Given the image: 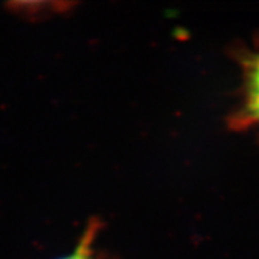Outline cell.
I'll return each instance as SVG.
<instances>
[{"mask_svg":"<svg viewBox=\"0 0 259 259\" xmlns=\"http://www.w3.org/2000/svg\"><path fill=\"white\" fill-rule=\"evenodd\" d=\"M244 118L248 122L259 124V56L247 66Z\"/></svg>","mask_w":259,"mask_h":259,"instance_id":"obj_1","label":"cell"},{"mask_svg":"<svg viewBox=\"0 0 259 259\" xmlns=\"http://www.w3.org/2000/svg\"><path fill=\"white\" fill-rule=\"evenodd\" d=\"M100 227H101V222L99 220H90L74 251L71 254L60 259H93V245L97 233L100 231Z\"/></svg>","mask_w":259,"mask_h":259,"instance_id":"obj_2","label":"cell"}]
</instances>
